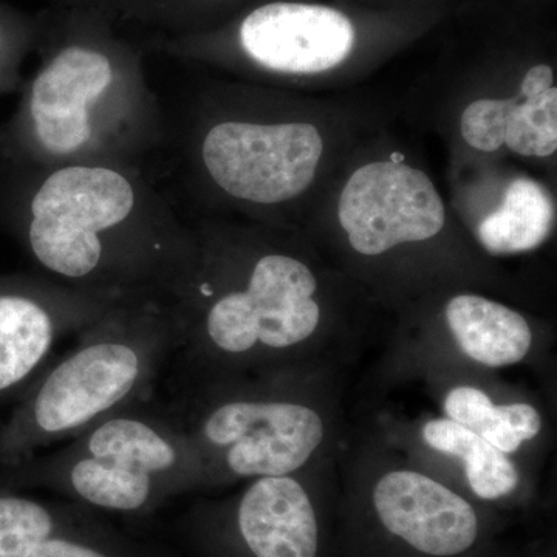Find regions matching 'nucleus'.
<instances>
[{
  "label": "nucleus",
  "mask_w": 557,
  "mask_h": 557,
  "mask_svg": "<svg viewBox=\"0 0 557 557\" xmlns=\"http://www.w3.org/2000/svg\"><path fill=\"white\" fill-rule=\"evenodd\" d=\"M309 123H220L208 132L201 159L219 188L259 205L282 203L309 188L322 157Z\"/></svg>",
  "instance_id": "nucleus-9"
},
{
  "label": "nucleus",
  "mask_w": 557,
  "mask_h": 557,
  "mask_svg": "<svg viewBox=\"0 0 557 557\" xmlns=\"http://www.w3.org/2000/svg\"><path fill=\"white\" fill-rule=\"evenodd\" d=\"M369 423L413 465L471 500L496 504L530 486V468L449 418L376 416Z\"/></svg>",
  "instance_id": "nucleus-12"
},
{
  "label": "nucleus",
  "mask_w": 557,
  "mask_h": 557,
  "mask_svg": "<svg viewBox=\"0 0 557 557\" xmlns=\"http://www.w3.org/2000/svg\"><path fill=\"white\" fill-rule=\"evenodd\" d=\"M338 475L381 533L418 556L460 557L482 536L474 502L413 465L370 423L355 428Z\"/></svg>",
  "instance_id": "nucleus-6"
},
{
  "label": "nucleus",
  "mask_w": 557,
  "mask_h": 557,
  "mask_svg": "<svg viewBox=\"0 0 557 557\" xmlns=\"http://www.w3.org/2000/svg\"><path fill=\"white\" fill-rule=\"evenodd\" d=\"M30 557H180L174 548L153 539L126 533L84 508L46 541Z\"/></svg>",
  "instance_id": "nucleus-17"
},
{
  "label": "nucleus",
  "mask_w": 557,
  "mask_h": 557,
  "mask_svg": "<svg viewBox=\"0 0 557 557\" xmlns=\"http://www.w3.org/2000/svg\"><path fill=\"white\" fill-rule=\"evenodd\" d=\"M168 306L182 384L302 366L348 372L369 347L324 306L317 271L289 252L196 248Z\"/></svg>",
  "instance_id": "nucleus-1"
},
{
  "label": "nucleus",
  "mask_w": 557,
  "mask_h": 557,
  "mask_svg": "<svg viewBox=\"0 0 557 557\" xmlns=\"http://www.w3.org/2000/svg\"><path fill=\"white\" fill-rule=\"evenodd\" d=\"M0 487L42 490L98 512L143 516L207 490L203 467L170 405L121 409L67 445L0 471Z\"/></svg>",
  "instance_id": "nucleus-5"
},
{
  "label": "nucleus",
  "mask_w": 557,
  "mask_h": 557,
  "mask_svg": "<svg viewBox=\"0 0 557 557\" xmlns=\"http://www.w3.org/2000/svg\"><path fill=\"white\" fill-rule=\"evenodd\" d=\"M240 42L262 67L313 75L347 60L355 28L346 14L330 7L276 2L249 14L240 27Z\"/></svg>",
  "instance_id": "nucleus-15"
},
{
  "label": "nucleus",
  "mask_w": 557,
  "mask_h": 557,
  "mask_svg": "<svg viewBox=\"0 0 557 557\" xmlns=\"http://www.w3.org/2000/svg\"><path fill=\"white\" fill-rule=\"evenodd\" d=\"M420 381L437 403L440 416L475 432L533 471L552 435V421L536 398L496 375L440 372Z\"/></svg>",
  "instance_id": "nucleus-13"
},
{
  "label": "nucleus",
  "mask_w": 557,
  "mask_h": 557,
  "mask_svg": "<svg viewBox=\"0 0 557 557\" xmlns=\"http://www.w3.org/2000/svg\"><path fill=\"white\" fill-rule=\"evenodd\" d=\"M515 104L509 100L483 98L469 104L461 115V135L472 148L494 152L504 146L505 119Z\"/></svg>",
  "instance_id": "nucleus-19"
},
{
  "label": "nucleus",
  "mask_w": 557,
  "mask_h": 557,
  "mask_svg": "<svg viewBox=\"0 0 557 557\" xmlns=\"http://www.w3.org/2000/svg\"><path fill=\"white\" fill-rule=\"evenodd\" d=\"M115 84L106 54L69 47L36 76L28 98L33 134L44 152L69 159L90 145L94 109Z\"/></svg>",
  "instance_id": "nucleus-14"
},
{
  "label": "nucleus",
  "mask_w": 557,
  "mask_h": 557,
  "mask_svg": "<svg viewBox=\"0 0 557 557\" xmlns=\"http://www.w3.org/2000/svg\"><path fill=\"white\" fill-rule=\"evenodd\" d=\"M555 203L548 190L534 180L516 178L497 211L479 223L475 237L487 255L512 256L534 251L555 228Z\"/></svg>",
  "instance_id": "nucleus-16"
},
{
  "label": "nucleus",
  "mask_w": 557,
  "mask_h": 557,
  "mask_svg": "<svg viewBox=\"0 0 557 557\" xmlns=\"http://www.w3.org/2000/svg\"><path fill=\"white\" fill-rule=\"evenodd\" d=\"M336 475L338 461L248 480L234 496L190 507L175 523L178 539L200 557H318V494Z\"/></svg>",
  "instance_id": "nucleus-8"
},
{
  "label": "nucleus",
  "mask_w": 557,
  "mask_h": 557,
  "mask_svg": "<svg viewBox=\"0 0 557 557\" xmlns=\"http://www.w3.org/2000/svg\"><path fill=\"white\" fill-rule=\"evenodd\" d=\"M504 145L522 157L553 156L557 149V89L539 95L519 91L505 119Z\"/></svg>",
  "instance_id": "nucleus-18"
},
{
  "label": "nucleus",
  "mask_w": 557,
  "mask_h": 557,
  "mask_svg": "<svg viewBox=\"0 0 557 557\" xmlns=\"http://www.w3.org/2000/svg\"><path fill=\"white\" fill-rule=\"evenodd\" d=\"M115 302L53 281L0 278V398L24 394L57 344L79 335Z\"/></svg>",
  "instance_id": "nucleus-11"
},
{
  "label": "nucleus",
  "mask_w": 557,
  "mask_h": 557,
  "mask_svg": "<svg viewBox=\"0 0 557 557\" xmlns=\"http://www.w3.org/2000/svg\"><path fill=\"white\" fill-rule=\"evenodd\" d=\"M175 351L170 306L121 299L79 333L78 344L42 370L0 429V471L78 437L102 418L153 399Z\"/></svg>",
  "instance_id": "nucleus-4"
},
{
  "label": "nucleus",
  "mask_w": 557,
  "mask_h": 557,
  "mask_svg": "<svg viewBox=\"0 0 557 557\" xmlns=\"http://www.w3.org/2000/svg\"><path fill=\"white\" fill-rule=\"evenodd\" d=\"M126 175L67 164L30 201L25 242L50 281L112 299L170 300L196 247L170 226L139 222Z\"/></svg>",
  "instance_id": "nucleus-3"
},
{
  "label": "nucleus",
  "mask_w": 557,
  "mask_h": 557,
  "mask_svg": "<svg viewBox=\"0 0 557 557\" xmlns=\"http://www.w3.org/2000/svg\"><path fill=\"white\" fill-rule=\"evenodd\" d=\"M338 219L355 255L381 259L434 240L445 228L446 212L424 172L398 161H376L348 178Z\"/></svg>",
  "instance_id": "nucleus-10"
},
{
  "label": "nucleus",
  "mask_w": 557,
  "mask_h": 557,
  "mask_svg": "<svg viewBox=\"0 0 557 557\" xmlns=\"http://www.w3.org/2000/svg\"><path fill=\"white\" fill-rule=\"evenodd\" d=\"M346 370L302 366L182 384L170 408L207 487L336 463L354 437Z\"/></svg>",
  "instance_id": "nucleus-2"
},
{
  "label": "nucleus",
  "mask_w": 557,
  "mask_h": 557,
  "mask_svg": "<svg viewBox=\"0 0 557 557\" xmlns=\"http://www.w3.org/2000/svg\"><path fill=\"white\" fill-rule=\"evenodd\" d=\"M553 346L520 311L475 293H457L437 317L401 327L373 369V387L403 386L431 373L496 375L508 369L552 373Z\"/></svg>",
  "instance_id": "nucleus-7"
}]
</instances>
